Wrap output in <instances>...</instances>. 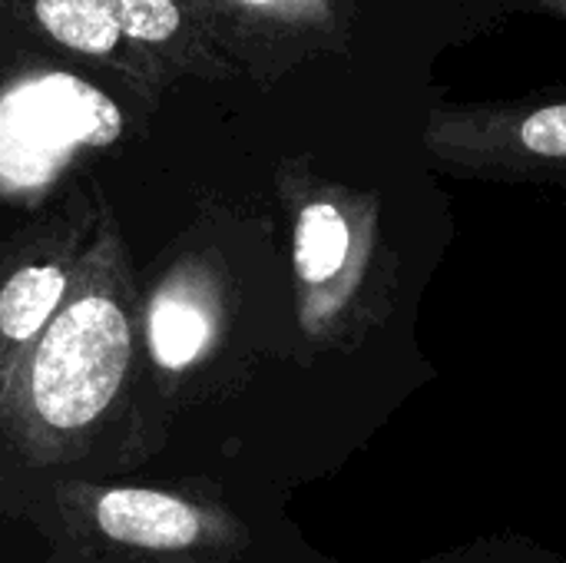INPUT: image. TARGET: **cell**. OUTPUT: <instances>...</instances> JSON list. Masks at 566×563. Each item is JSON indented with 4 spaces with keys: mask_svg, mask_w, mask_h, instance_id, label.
<instances>
[{
    "mask_svg": "<svg viewBox=\"0 0 566 563\" xmlns=\"http://www.w3.org/2000/svg\"><path fill=\"white\" fill-rule=\"evenodd\" d=\"M139 299L113 229L80 252L76 279L0 395V451L27 468L76 461L126 402Z\"/></svg>",
    "mask_w": 566,
    "mask_h": 563,
    "instance_id": "1",
    "label": "cell"
},
{
    "mask_svg": "<svg viewBox=\"0 0 566 563\" xmlns=\"http://www.w3.org/2000/svg\"><path fill=\"white\" fill-rule=\"evenodd\" d=\"M53 563H245L252 534L212 494L66 478L50 488Z\"/></svg>",
    "mask_w": 566,
    "mask_h": 563,
    "instance_id": "2",
    "label": "cell"
},
{
    "mask_svg": "<svg viewBox=\"0 0 566 563\" xmlns=\"http://www.w3.org/2000/svg\"><path fill=\"white\" fill-rule=\"evenodd\" d=\"M385 256L375 226L355 222L335 199L302 202L292 222L295 322L312 348H335L378 322L385 295Z\"/></svg>",
    "mask_w": 566,
    "mask_h": 563,
    "instance_id": "3",
    "label": "cell"
},
{
    "mask_svg": "<svg viewBox=\"0 0 566 563\" xmlns=\"http://www.w3.org/2000/svg\"><path fill=\"white\" fill-rule=\"evenodd\" d=\"M119 110L96 86L53 73L0 103V169L13 179H43L70 146L109 143Z\"/></svg>",
    "mask_w": 566,
    "mask_h": 563,
    "instance_id": "4",
    "label": "cell"
},
{
    "mask_svg": "<svg viewBox=\"0 0 566 563\" xmlns=\"http://www.w3.org/2000/svg\"><path fill=\"white\" fill-rule=\"evenodd\" d=\"M222 325V292L199 259L172 265L143 309V338L163 375L192 372L216 345Z\"/></svg>",
    "mask_w": 566,
    "mask_h": 563,
    "instance_id": "5",
    "label": "cell"
},
{
    "mask_svg": "<svg viewBox=\"0 0 566 563\" xmlns=\"http://www.w3.org/2000/svg\"><path fill=\"white\" fill-rule=\"evenodd\" d=\"M80 252L66 242L17 256L0 275V395L70 295Z\"/></svg>",
    "mask_w": 566,
    "mask_h": 563,
    "instance_id": "6",
    "label": "cell"
},
{
    "mask_svg": "<svg viewBox=\"0 0 566 563\" xmlns=\"http://www.w3.org/2000/svg\"><path fill=\"white\" fill-rule=\"evenodd\" d=\"M36 20L60 43L83 53H106L119 40V27L99 0H36Z\"/></svg>",
    "mask_w": 566,
    "mask_h": 563,
    "instance_id": "7",
    "label": "cell"
},
{
    "mask_svg": "<svg viewBox=\"0 0 566 563\" xmlns=\"http://www.w3.org/2000/svg\"><path fill=\"white\" fill-rule=\"evenodd\" d=\"M494 159L566 163V103L541 106L507 129V143L491 153Z\"/></svg>",
    "mask_w": 566,
    "mask_h": 563,
    "instance_id": "8",
    "label": "cell"
},
{
    "mask_svg": "<svg viewBox=\"0 0 566 563\" xmlns=\"http://www.w3.org/2000/svg\"><path fill=\"white\" fill-rule=\"evenodd\" d=\"M119 33L146 43H159L176 33L179 10L172 0H99Z\"/></svg>",
    "mask_w": 566,
    "mask_h": 563,
    "instance_id": "9",
    "label": "cell"
},
{
    "mask_svg": "<svg viewBox=\"0 0 566 563\" xmlns=\"http://www.w3.org/2000/svg\"><path fill=\"white\" fill-rule=\"evenodd\" d=\"M249 3H265V0H249Z\"/></svg>",
    "mask_w": 566,
    "mask_h": 563,
    "instance_id": "10",
    "label": "cell"
}]
</instances>
